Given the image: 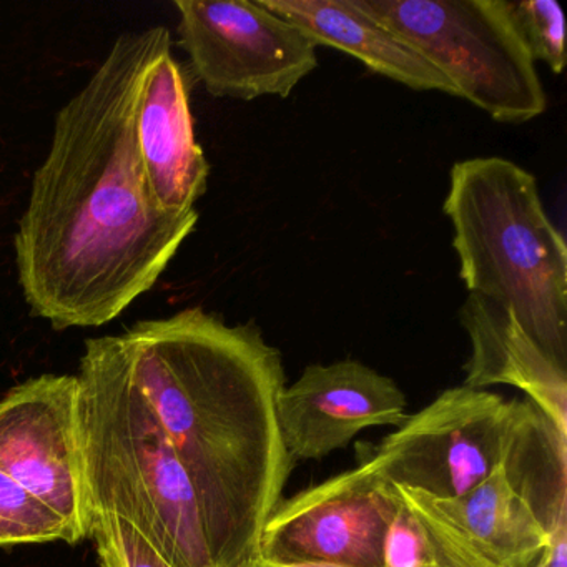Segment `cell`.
I'll return each mask as SVG.
<instances>
[{
	"label": "cell",
	"mask_w": 567,
	"mask_h": 567,
	"mask_svg": "<svg viewBox=\"0 0 567 567\" xmlns=\"http://www.w3.org/2000/svg\"><path fill=\"white\" fill-rule=\"evenodd\" d=\"M164 25L121 35L59 112L16 235L25 301L55 330L102 327L147 293L198 221L148 197L135 102L148 62L171 44Z\"/></svg>",
	"instance_id": "6da1fadb"
},
{
	"label": "cell",
	"mask_w": 567,
	"mask_h": 567,
	"mask_svg": "<svg viewBox=\"0 0 567 567\" xmlns=\"http://www.w3.org/2000/svg\"><path fill=\"white\" fill-rule=\"evenodd\" d=\"M111 338L194 486L215 567H255L295 466L278 424L280 351L202 308Z\"/></svg>",
	"instance_id": "7a4b0ae2"
},
{
	"label": "cell",
	"mask_w": 567,
	"mask_h": 567,
	"mask_svg": "<svg viewBox=\"0 0 567 567\" xmlns=\"http://www.w3.org/2000/svg\"><path fill=\"white\" fill-rule=\"evenodd\" d=\"M78 378L91 524L121 517L172 567H215L194 486L111 337L85 341Z\"/></svg>",
	"instance_id": "3957f363"
},
{
	"label": "cell",
	"mask_w": 567,
	"mask_h": 567,
	"mask_svg": "<svg viewBox=\"0 0 567 567\" xmlns=\"http://www.w3.org/2000/svg\"><path fill=\"white\" fill-rule=\"evenodd\" d=\"M443 210L467 291L509 308L567 367V247L547 217L536 177L507 158L457 162Z\"/></svg>",
	"instance_id": "277c9868"
},
{
	"label": "cell",
	"mask_w": 567,
	"mask_h": 567,
	"mask_svg": "<svg viewBox=\"0 0 567 567\" xmlns=\"http://www.w3.org/2000/svg\"><path fill=\"white\" fill-rule=\"evenodd\" d=\"M413 45L457 97L503 124L546 112L547 95L509 0H357Z\"/></svg>",
	"instance_id": "5b68a950"
},
{
	"label": "cell",
	"mask_w": 567,
	"mask_h": 567,
	"mask_svg": "<svg viewBox=\"0 0 567 567\" xmlns=\"http://www.w3.org/2000/svg\"><path fill=\"white\" fill-rule=\"evenodd\" d=\"M530 403L466 386L411 414L361 463L386 483L453 499L486 481L509 454Z\"/></svg>",
	"instance_id": "8992f818"
},
{
	"label": "cell",
	"mask_w": 567,
	"mask_h": 567,
	"mask_svg": "<svg viewBox=\"0 0 567 567\" xmlns=\"http://www.w3.org/2000/svg\"><path fill=\"white\" fill-rule=\"evenodd\" d=\"M178 38L214 97H290L318 68L317 45L251 0H175Z\"/></svg>",
	"instance_id": "52a82bcc"
},
{
	"label": "cell",
	"mask_w": 567,
	"mask_h": 567,
	"mask_svg": "<svg viewBox=\"0 0 567 567\" xmlns=\"http://www.w3.org/2000/svg\"><path fill=\"white\" fill-rule=\"evenodd\" d=\"M400 493L361 463L281 501L260 537V559L320 567H384Z\"/></svg>",
	"instance_id": "ba28073f"
},
{
	"label": "cell",
	"mask_w": 567,
	"mask_h": 567,
	"mask_svg": "<svg viewBox=\"0 0 567 567\" xmlns=\"http://www.w3.org/2000/svg\"><path fill=\"white\" fill-rule=\"evenodd\" d=\"M0 471L52 507L78 543L89 539L78 374H42L2 396Z\"/></svg>",
	"instance_id": "9c48e42d"
},
{
	"label": "cell",
	"mask_w": 567,
	"mask_h": 567,
	"mask_svg": "<svg viewBox=\"0 0 567 567\" xmlns=\"http://www.w3.org/2000/svg\"><path fill=\"white\" fill-rule=\"evenodd\" d=\"M394 487L454 567H539L549 533L511 483L504 463L453 499Z\"/></svg>",
	"instance_id": "30bf717a"
},
{
	"label": "cell",
	"mask_w": 567,
	"mask_h": 567,
	"mask_svg": "<svg viewBox=\"0 0 567 567\" xmlns=\"http://www.w3.org/2000/svg\"><path fill=\"white\" fill-rule=\"evenodd\" d=\"M406 406L396 381L360 361L310 364L281 391L278 424L291 460H321L367 427H400Z\"/></svg>",
	"instance_id": "8fae6325"
},
{
	"label": "cell",
	"mask_w": 567,
	"mask_h": 567,
	"mask_svg": "<svg viewBox=\"0 0 567 567\" xmlns=\"http://www.w3.org/2000/svg\"><path fill=\"white\" fill-rule=\"evenodd\" d=\"M135 141L152 204L167 214L195 210L210 165L195 138L187 81L172 42L148 62L135 102Z\"/></svg>",
	"instance_id": "7c38bea8"
},
{
	"label": "cell",
	"mask_w": 567,
	"mask_h": 567,
	"mask_svg": "<svg viewBox=\"0 0 567 567\" xmlns=\"http://www.w3.org/2000/svg\"><path fill=\"white\" fill-rule=\"evenodd\" d=\"M460 321L471 344L463 386L517 388L567 437V367L554 360L520 327L513 311L493 298L467 295Z\"/></svg>",
	"instance_id": "4fadbf2b"
},
{
	"label": "cell",
	"mask_w": 567,
	"mask_h": 567,
	"mask_svg": "<svg viewBox=\"0 0 567 567\" xmlns=\"http://www.w3.org/2000/svg\"><path fill=\"white\" fill-rule=\"evenodd\" d=\"M291 22L317 48H333L363 62L374 74L420 92L456 89L413 45L364 12L357 0H258Z\"/></svg>",
	"instance_id": "5bb4252c"
},
{
	"label": "cell",
	"mask_w": 567,
	"mask_h": 567,
	"mask_svg": "<svg viewBox=\"0 0 567 567\" xmlns=\"http://www.w3.org/2000/svg\"><path fill=\"white\" fill-rule=\"evenodd\" d=\"M58 540L78 544L71 527L52 507L0 471V547Z\"/></svg>",
	"instance_id": "9a60e30c"
},
{
	"label": "cell",
	"mask_w": 567,
	"mask_h": 567,
	"mask_svg": "<svg viewBox=\"0 0 567 567\" xmlns=\"http://www.w3.org/2000/svg\"><path fill=\"white\" fill-rule=\"evenodd\" d=\"M509 4L530 58L560 74L566 68V21L560 6L556 0H509Z\"/></svg>",
	"instance_id": "2e32d148"
},
{
	"label": "cell",
	"mask_w": 567,
	"mask_h": 567,
	"mask_svg": "<svg viewBox=\"0 0 567 567\" xmlns=\"http://www.w3.org/2000/svg\"><path fill=\"white\" fill-rule=\"evenodd\" d=\"M89 539H94L101 567H172L132 524L121 517H95Z\"/></svg>",
	"instance_id": "e0dca14e"
},
{
	"label": "cell",
	"mask_w": 567,
	"mask_h": 567,
	"mask_svg": "<svg viewBox=\"0 0 567 567\" xmlns=\"http://www.w3.org/2000/svg\"><path fill=\"white\" fill-rule=\"evenodd\" d=\"M384 567H454L403 499L388 530Z\"/></svg>",
	"instance_id": "ac0fdd59"
},
{
	"label": "cell",
	"mask_w": 567,
	"mask_h": 567,
	"mask_svg": "<svg viewBox=\"0 0 567 567\" xmlns=\"http://www.w3.org/2000/svg\"><path fill=\"white\" fill-rule=\"evenodd\" d=\"M549 543L543 557V567H567V514L560 516L549 530Z\"/></svg>",
	"instance_id": "d6986e66"
},
{
	"label": "cell",
	"mask_w": 567,
	"mask_h": 567,
	"mask_svg": "<svg viewBox=\"0 0 567 567\" xmlns=\"http://www.w3.org/2000/svg\"><path fill=\"white\" fill-rule=\"evenodd\" d=\"M255 567H320V566H301V564H280L271 563V560L258 559Z\"/></svg>",
	"instance_id": "ffe728a7"
},
{
	"label": "cell",
	"mask_w": 567,
	"mask_h": 567,
	"mask_svg": "<svg viewBox=\"0 0 567 567\" xmlns=\"http://www.w3.org/2000/svg\"><path fill=\"white\" fill-rule=\"evenodd\" d=\"M539 567H543V560H540Z\"/></svg>",
	"instance_id": "44dd1931"
}]
</instances>
